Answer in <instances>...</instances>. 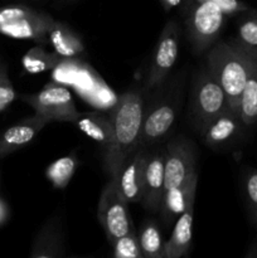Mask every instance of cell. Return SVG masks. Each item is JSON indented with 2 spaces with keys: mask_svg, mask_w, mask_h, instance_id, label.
Segmentation results:
<instances>
[{
  "mask_svg": "<svg viewBox=\"0 0 257 258\" xmlns=\"http://www.w3.org/2000/svg\"><path fill=\"white\" fill-rule=\"evenodd\" d=\"M144 96L140 91L123 92L113 106L110 116L113 125V143L105 151V169L110 178H116L121 168L139 148L143 128Z\"/></svg>",
  "mask_w": 257,
  "mask_h": 258,
  "instance_id": "cell-1",
  "label": "cell"
},
{
  "mask_svg": "<svg viewBox=\"0 0 257 258\" xmlns=\"http://www.w3.org/2000/svg\"><path fill=\"white\" fill-rule=\"evenodd\" d=\"M257 66V47L244 44L238 38L211 48L207 67L226 93L229 110L239 116V98L246 81Z\"/></svg>",
  "mask_w": 257,
  "mask_h": 258,
  "instance_id": "cell-2",
  "label": "cell"
},
{
  "mask_svg": "<svg viewBox=\"0 0 257 258\" xmlns=\"http://www.w3.org/2000/svg\"><path fill=\"white\" fill-rule=\"evenodd\" d=\"M52 15L25 5H7L0 8V34L14 39L33 40L48 44V32L52 27Z\"/></svg>",
  "mask_w": 257,
  "mask_h": 258,
  "instance_id": "cell-3",
  "label": "cell"
},
{
  "mask_svg": "<svg viewBox=\"0 0 257 258\" xmlns=\"http://www.w3.org/2000/svg\"><path fill=\"white\" fill-rule=\"evenodd\" d=\"M229 110L226 93L209 68H204L197 77L191 98V116L199 134L224 111Z\"/></svg>",
  "mask_w": 257,
  "mask_h": 258,
  "instance_id": "cell-4",
  "label": "cell"
},
{
  "mask_svg": "<svg viewBox=\"0 0 257 258\" xmlns=\"http://www.w3.org/2000/svg\"><path fill=\"white\" fill-rule=\"evenodd\" d=\"M224 20L226 14L217 5L197 0L191 2L186 10L184 24L194 52H204L216 42L223 29Z\"/></svg>",
  "mask_w": 257,
  "mask_h": 258,
  "instance_id": "cell-5",
  "label": "cell"
},
{
  "mask_svg": "<svg viewBox=\"0 0 257 258\" xmlns=\"http://www.w3.org/2000/svg\"><path fill=\"white\" fill-rule=\"evenodd\" d=\"M97 217L110 244L128 232L135 231L128 203L121 196L116 179L111 178L101 193Z\"/></svg>",
  "mask_w": 257,
  "mask_h": 258,
  "instance_id": "cell-6",
  "label": "cell"
},
{
  "mask_svg": "<svg viewBox=\"0 0 257 258\" xmlns=\"http://www.w3.org/2000/svg\"><path fill=\"white\" fill-rule=\"evenodd\" d=\"M22 100L49 122L65 121L73 123L80 115L70 90L54 82L45 85L39 92L22 96Z\"/></svg>",
  "mask_w": 257,
  "mask_h": 258,
  "instance_id": "cell-7",
  "label": "cell"
},
{
  "mask_svg": "<svg viewBox=\"0 0 257 258\" xmlns=\"http://www.w3.org/2000/svg\"><path fill=\"white\" fill-rule=\"evenodd\" d=\"M197 151L183 136L173 139L165 148L164 160V194L183 183L197 171Z\"/></svg>",
  "mask_w": 257,
  "mask_h": 258,
  "instance_id": "cell-8",
  "label": "cell"
},
{
  "mask_svg": "<svg viewBox=\"0 0 257 258\" xmlns=\"http://www.w3.org/2000/svg\"><path fill=\"white\" fill-rule=\"evenodd\" d=\"M178 54L179 27L175 20H169L159 37L154 52L150 70L146 77V88L154 90L163 85L170 71L173 70L178 59Z\"/></svg>",
  "mask_w": 257,
  "mask_h": 258,
  "instance_id": "cell-9",
  "label": "cell"
},
{
  "mask_svg": "<svg viewBox=\"0 0 257 258\" xmlns=\"http://www.w3.org/2000/svg\"><path fill=\"white\" fill-rule=\"evenodd\" d=\"M178 98L170 97L160 101L144 113L139 148H148L159 143L173 127L178 113Z\"/></svg>",
  "mask_w": 257,
  "mask_h": 258,
  "instance_id": "cell-10",
  "label": "cell"
},
{
  "mask_svg": "<svg viewBox=\"0 0 257 258\" xmlns=\"http://www.w3.org/2000/svg\"><path fill=\"white\" fill-rule=\"evenodd\" d=\"M146 160H148L146 148H138L123 164L118 175L113 178L116 179L121 196L128 204L140 203L143 198Z\"/></svg>",
  "mask_w": 257,
  "mask_h": 258,
  "instance_id": "cell-11",
  "label": "cell"
},
{
  "mask_svg": "<svg viewBox=\"0 0 257 258\" xmlns=\"http://www.w3.org/2000/svg\"><path fill=\"white\" fill-rule=\"evenodd\" d=\"M164 160L165 149H156L148 153L144 175V193L141 206L149 212L160 211L164 198Z\"/></svg>",
  "mask_w": 257,
  "mask_h": 258,
  "instance_id": "cell-12",
  "label": "cell"
},
{
  "mask_svg": "<svg viewBox=\"0 0 257 258\" xmlns=\"http://www.w3.org/2000/svg\"><path fill=\"white\" fill-rule=\"evenodd\" d=\"M197 185H198V171H194L183 183L164 194L163 203L159 211L164 227L169 228L173 226L176 219L186 211V208L194 203Z\"/></svg>",
  "mask_w": 257,
  "mask_h": 258,
  "instance_id": "cell-13",
  "label": "cell"
},
{
  "mask_svg": "<svg viewBox=\"0 0 257 258\" xmlns=\"http://www.w3.org/2000/svg\"><path fill=\"white\" fill-rule=\"evenodd\" d=\"M47 123L49 120L35 113L7 128L0 135V158L27 146Z\"/></svg>",
  "mask_w": 257,
  "mask_h": 258,
  "instance_id": "cell-14",
  "label": "cell"
},
{
  "mask_svg": "<svg viewBox=\"0 0 257 258\" xmlns=\"http://www.w3.org/2000/svg\"><path fill=\"white\" fill-rule=\"evenodd\" d=\"M243 127L246 126L241 121V117L231 110H227L214 118L201 136L207 146L222 148L236 140L241 135Z\"/></svg>",
  "mask_w": 257,
  "mask_h": 258,
  "instance_id": "cell-15",
  "label": "cell"
},
{
  "mask_svg": "<svg viewBox=\"0 0 257 258\" xmlns=\"http://www.w3.org/2000/svg\"><path fill=\"white\" fill-rule=\"evenodd\" d=\"M65 256V244L60 222L52 218L45 222L33 242L32 258H57Z\"/></svg>",
  "mask_w": 257,
  "mask_h": 258,
  "instance_id": "cell-16",
  "label": "cell"
},
{
  "mask_svg": "<svg viewBox=\"0 0 257 258\" xmlns=\"http://www.w3.org/2000/svg\"><path fill=\"white\" fill-rule=\"evenodd\" d=\"M193 217L194 203H191L174 223L170 238L165 242V258L189 256L193 241Z\"/></svg>",
  "mask_w": 257,
  "mask_h": 258,
  "instance_id": "cell-17",
  "label": "cell"
},
{
  "mask_svg": "<svg viewBox=\"0 0 257 258\" xmlns=\"http://www.w3.org/2000/svg\"><path fill=\"white\" fill-rule=\"evenodd\" d=\"M78 130L82 131L86 136L101 144L105 151L111 148L113 143V125L110 115H105L98 111L80 113L75 121Z\"/></svg>",
  "mask_w": 257,
  "mask_h": 258,
  "instance_id": "cell-18",
  "label": "cell"
},
{
  "mask_svg": "<svg viewBox=\"0 0 257 258\" xmlns=\"http://www.w3.org/2000/svg\"><path fill=\"white\" fill-rule=\"evenodd\" d=\"M48 42L54 52L63 57L75 58L85 52V44L80 35L68 24L54 20L48 32Z\"/></svg>",
  "mask_w": 257,
  "mask_h": 258,
  "instance_id": "cell-19",
  "label": "cell"
},
{
  "mask_svg": "<svg viewBox=\"0 0 257 258\" xmlns=\"http://www.w3.org/2000/svg\"><path fill=\"white\" fill-rule=\"evenodd\" d=\"M65 58L53 50L47 52L44 47L40 44L30 48L22 58V66L24 71L30 75H38V73L47 72L57 67L59 63H62Z\"/></svg>",
  "mask_w": 257,
  "mask_h": 258,
  "instance_id": "cell-20",
  "label": "cell"
},
{
  "mask_svg": "<svg viewBox=\"0 0 257 258\" xmlns=\"http://www.w3.org/2000/svg\"><path fill=\"white\" fill-rule=\"evenodd\" d=\"M239 117L246 127L257 123V66L248 76L239 98Z\"/></svg>",
  "mask_w": 257,
  "mask_h": 258,
  "instance_id": "cell-21",
  "label": "cell"
},
{
  "mask_svg": "<svg viewBox=\"0 0 257 258\" xmlns=\"http://www.w3.org/2000/svg\"><path fill=\"white\" fill-rule=\"evenodd\" d=\"M138 237L143 258H165V241L154 222H145Z\"/></svg>",
  "mask_w": 257,
  "mask_h": 258,
  "instance_id": "cell-22",
  "label": "cell"
},
{
  "mask_svg": "<svg viewBox=\"0 0 257 258\" xmlns=\"http://www.w3.org/2000/svg\"><path fill=\"white\" fill-rule=\"evenodd\" d=\"M78 160L75 155H67L53 161L45 169L48 181L55 189H65L77 170Z\"/></svg>",
  "mask_w": 257,
  "mask_h": 258,
  "instance_id": "cell-23",
  "label": "cell"
},
{
  "mask_svg": "<svg viewBox=\"0 0 257 258\" xmlns=\"http://www.w3.org/2000/svg\"><path fill=\"white\" fill-rule=\"evenodd\" d=\"M111 246L113 249V256L116 258H143L139 237L135 231L120 237Z\"/></svg>",
  "mask_w": 257,
  "mask_h": 258,
  "instance_id": "cell-24",
  "label": "cell"
},
{
  "mask_svg": "<svg viewBox=\"0 0 257 258\" xmlns=\"http://www.w3.org/2000/svg\"><path fill=\"white\" fill-rule=\"evenodd\" d=\"M243 14V18L238 24L237 38L244 44L257 47V10L251 8Z\"/></svg>",
  "mask_w": 257,
  "mask_h": 258,
  "instance_id": "cell-25",
  "label": "cell"
},
{
  "mask_svg": "<svg viewBox=\"0 0 257 258\" xmlns=\"http://www.w3.org/2000/svg\"><path fill=\"white\" fill-rule=\"evenodd\" d=\"M244 194L252 221L257 226V170H252L244 180Z\"/></svg>",
  "mask_w": 257,
  "mask_h": 258,
  "instance_id": "cell-26",
  "label": "cell"
},
{
  "mask_svg": "<svg viewBox=\"0 0 257 258\" xmlns=\"http://www.w3.org/2000/svg\"><path fill=\"white\" fill-rule=\"evenodd\" d=\"M17 97L13 83L10 82L9 77H8L7 67H3L0 70V112L4 111L13 101Z\"/></svg>",
  "mask_w": 257,
  "mask_h": 258,
  "instance_id": "cell-27",
  "label": "cell"
},
{
  "mask_svg": "<svg viewBox=\"0 0 257 258\" xmlns=\"http://www.w3.org/2000/svg\"><path fill=\"white\" fill-rule=\"evenodd\" d=\"M197 2L212 3V4L217 5L219 9H222V12L226 15L243 14L251 9V7L244 4L241 0H197Z\"/></svg>",
  "mask_w": 257,
  "mask_h": 258,
  "instance_id": "cell-28",
  "label": "cell"
},
{
  "mask_svg": "<svg viewBox=\"0 0 257 258\" xmlns=\"http://www.w3.org/2000/svg\"><path fill=\"white\" fill-rule=\"evenodd\" d=\"M9 219V207L3 198H0V227Z\"/></svg>",
  "mask_w": 257,
  "mask_h": 258,
  "instance_id": "cell-29",
  "label": "cell"
},
{
  "mask_svg": "<svg viewBox=\"0 0 257 258\" xmlns=\"http://www.w3.org/2000/svg\"><path fill=\"white\" fill-rule=\"evenodd\" d=\"M181 0H160V3L163 4V7L165 8V10H170L173 8L178 7L180 4Z\"/></svg>",
  "mask_w": 257,
  "mask_h": 258,
  "instance_id": "cell-30",
  "label": "cell"
},
{
  "mask_svg": "<svg viewBox=\"0 0 257 258\" xmlns=\"http://www.w3.org/2000/svg\"><path fill=\"white\" fill-rule=\"evenodd\" d=\"M3 67H4V64H2V63H0V70H2Z\"/></svg>",
  "mask_w": 257,
  "mask_h": 258,
  "instance_id": "cell-31",
  "label": "cell"
}]
</instances>
